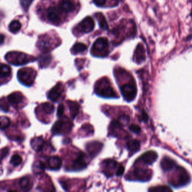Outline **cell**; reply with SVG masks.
<instances>
[{"instance_id":"cell-1","label":"cell","mask_w":192,"mask_h":192,"mask_svg":"<svg viewBox=\"0 0 192 192\" xmlns=\"http://www.w3.org/2000/svg\"><path fill=\"white\" fill-rule=\"evenodd\" d=\"M109 44L108 39L104 37L97 39L93 44L91 53L96 56L104 57L109 54Z\"/></svg>"},{"instance_id":"cell-2","label":"cell","mask_w":192,"mask_h":192,"mask_svg":"<svg viewBox=\"0 0 192 192\" xmlns=\"http://www.w3.org/2000/svg\"><path fill=\"white\" fill-rule=\"evenodd\" d=\"M96 92L97 95L106 98L116 97L117 95L110 83L107 79L100 81L96 87Z\"/></svg>"},{"instance_id":"cell-3","label":"cell","mask_w":192,"mask_h":192,"mask_svg":"<svg viewBox=\"0 0 192 192\" xmlns=\"http://www.w3.org/2000/svg\"><path fill=\"white\" fill-rule=\"evenodd\" d=\"M35 71L30 68H23L18 72V77L22 83L30 86L33 84L35 80Z\"/></svg>"},{"instance_id":"cell-4","label":"cell","mask_w":192,"mask_h":192,"mask_svg":"<svg viewBox=\"0 0 192 192\" xmlns=\"http://www.w3.org/2000/svg\"><path fill=\"white\" fill-rule=\"evenodd\" d=\"M121 93L127 101L134 100L137 94V89L134 83H130L123 85L121 88Z\"/></svg>"},{"instance_id":"cell-5","label":"cell","mask_w":192,"mask_h":192,"mask_svg":"<svg viewBox=\"0 0 192 192\" xmlns=\"http://www.w3.org/2000/svg\"><path fill=\"white\" fill-rule=\"evenodd\" d=\"M152 176V171L149 169L136 168L134 170V176L139 181H149Z\"/></svg>"},{"instance_id":"cell-6","label":"cell","mask_w":192,"mask_h":192,"mask_svg":"<svg viewBox=\"0 0 192 192\" xmlns=\"http://www.w3.org/2000/svg\"><path fill=\"white\" fill-rule=\"evenodd\" d=\"M95 27V22L91 17L87 16L82 21L79 25L78 29L83 33H88L92 32Z\"/></svg>"},{"instance_id":"cell-7","label":"cell","mask_w":192,"mask_h":192,"mask_svg":"<svg viewBox=\"0 0 192 192\" xmlns=\"http://www.w3.org/2000/svg\"><path fill=\"white\" fill-rule=\"evenodd\" d=\"M176 186H184L190 181V176L184 168L178 167L176 170Z\"/></svg>"},{"instance_id":"cell-8","label":"cell","mask_w":192,"mask_h":192,"mask_svg":"<svg viewBox=\"0 0 192 192\" xmlns=\"http://www.w3.org/2000/svg\"><path fill=\"white\" fill-rule=\"evenodd\" d=\"M64 91V87L61 83H59L53 87L49 93L48 98L50 100L57 102L62 95Z\"/></svg>"},{"instance_id":"cell-9","label":"cell","mask_w":192,"mask_h":192,"mask_svg":"<svg viewBox=\"0 0 192 192\" xmlns=\"http://www.w3.org/2000/svg\"><path fill=\"white\" fill-rule=\"evenodd\" d=\"M86 162L85 158V154L80 153L76 158L73 160L72 164V169L74 171L82 170L86 167Z\"/></svg>"},{"instance_id":"cell-10","label":"cell","mask_w":192,"mask_h":192,"mask_svg":"<svg viewBox=\"0 0 192 192\" xmlns=\"http://www.w3.org/2000/svg\"><path fill=\"white\" fill-rule=\"evenodd\" d=\"M158 155L157 153L153 151L145 152L140 157L141 161L146 165H151L157 160Z\"/></svg>"},{"instance_id":"cell-11","label":"cell","mask_w":192,"mask_h":192,"mask_svg":"<svg viewBox=\"0 0 192 192\" xmlns=\"http://www.w3.org/2000/svg\"><path fill=\"white\" fill-rule=\"evenodd\" d=\"M145 51L144 46L139 44L137 46L134 54V60L138 64H141L145 60Z\"/></svg>"},{"instance_id":"cell-12","label":"cell","mask_w":192,"mask_h":192,"mask_svg":"<svg viewBox=\"0 0 192 192\" xmlns=\"http://www.w3.org/2000/svg\"><path fill=\"white\" fill-rule=\"evenodd\" d=\"M47 18L50 22L54 23H58L60 21L59 11L54 7H50L47 10Z\"/></svg>"},{"instance_id":"cell-13","label":"cell","mask_w":192,"mask_h":192,"mask_svg":"<svg viewBox=\"0 0 192 192\" xmlns=\"http://www.w3.org/2000/svg\"><path fill=\"white\" fill-rule=\"evenodd\" d=\"M14 54L15 59L12 62L11 64H13L15 65H22L25 64L30 62V60L28 59L27 55L23 53H13Z\"/></svg>"},{"instance_id":"cell-14","label":"cell","mask_w":192,"mask_h":192,"mask_svg":"<svg viewBox=\"0 0 192 192\" xmlns=\"http://www.w3.org/2000/svg\"><path fill=\"white\" fill-rule=\"evenodd\" d=\"M60 8L66 13H72L75 10V5L70 0H63L60 3Z\"/></svg>"},{"instance_id":"cell-15","label":"cell","mask_w":192,"mask_h":192,"mask_svg":"<svg viewBox=\"0 0 192 192\" xmlns=\"http://www.w3.org/2000/svg\"><path fill=\"white\" fill-rule=\"evenodd\" d=\"M37 46L42 51H48L51 48L52 44L50 39L46 36L41 37V38L39 39L37 44Z\"/></svg>"},{"instance_id":"cell-16","label":"cell","mask_w":192,"mask_h":192,"mask_svg":"<svg viewBox=\"0 0 192 192\" xmlns=\"http://www.w3.org/2000/svg\"><path fill=\"white\" fill-rule=\"evenodd\" d=\"M49 168L51 170H57L59 169L62 166V161L57 156H52L48 160Z\"/></svg>"},{"instance_id":"cell-17","label":"cell","mask_w":192,"mask_h":192,"mask_svg":"<svg viewBox=\"0 0 192 192\" xmlns=\"http://www.w3.org/2000/svg\"><path fill=\"white\" fill-rule=\"evenodd\" d=\"M23 98V96L20 92H15L12 93L11 94L8 95V100L9 103L13 105H18Z\"/></svg>"},{"instance_id":"cell-18","label":"cell","mask_w":192,"mask_h":192,"mask_svg":"<svg viewBox=\"0 0 192 192\" xmlns=\"http://www.w3.org/2000/svg\"><path fill=\"white\" fill-rule=\"evenodd\" d=\"M102 144L97 142H94L90 143L87 146V149L89 152L90 154L92 156L98 153L102 147Z\"/></svg>"},{"instance_id":"cell-19","label":"cell","mask_w":192,"mask_h":192,"mask_svg":"<svg viewBox=\"0 0 192 192\" xmlns=\"http://www.w3.org/2000/svg\"><path fill=\"white\" fill-rule=\"evenodd\" d=\"M44 140L41 137L33 138L31 141V146L36 151H40L44 146Z\"/></svg>"},{"instance_id":"cell-20","label":"cell","mask_w":192,"mask_h":192,"mask_svg":"<svg viewBox=\"0 0 192 192\" xmlns=\"http://www.w3.org/2000/svg\"><path fill=\"white\" fill-rule=\"evenodd\" d=\"M161 168L165 171L172 170L175 166V162L168 157H164L161 162Z\"/></svg>"},{"instance_id":"cell-21","label":"cell","mask_w":192,"mask_h":192,"mask_svg":"<svg viewBox=\"0 0 192 192\" xmlns=\"http://www.w3.org/2000/svg\"><path fill=\"white\" fill-rule=\"evenodd\" d=\"M67 103L68 104L70 110V115L73 119H74L77 115V114H79L80 105L77 102L70 101H68L67 102Z\"/></svg>"},{"instance_id":"cell-22","label":"cell","mask_w":192,"mask_h":192,"mask_svg":"<svg viewBox=\"0 0 192 192\" xmlns=\"http://www.w3.org/2000/svg\"><path fill=\"white\" fill-rule=\"evenodd\" d=\"M95 17L96 19H97L101 29H108V24L107 22L106 18L103 15V14H101V13H97L95 14Z\"/></svg>"},{"instance_id":"cell-23","label":"cell","mask_w":192,"mask_h":192,"mask_svg":"<svg viewBox=\"0 0 192 192\" xmlns=\"http://www.w3.org/2000/svg\"><path fill=\"white\" fill-rule=\"evenodd\" d=\"M140 147V142L136 139L131 140L127 142V149L131 153H135L139 151Z\"/></svg>"},{"instance_id":"cell-24","label":"cell","mask_w":192,"mask_h":192,"mask_svg":"<svg viewBox=\"0 0 192 192\" xmlns=\"http://www.w3.org/2000/svg\"><path fill=\"white\" fill-rule=\"evenodd\" d=\"M45 166L41 161H36L33 165V171L36 174H41L45 171Z\"/></svg>"},{"instance_id":"cell-25","label":"cell","mask_w":192,"mask_h":192,"mask_svg":"<svg viewBox=\"0 0 192 192\" xmlns=\"http://www.w3.org/2000/svg\"><path fill=\"white\" fill-rule=\"evenodd\" d=\"M64 127H65V122H63L62 120L58 121L53 125L52 128V132L55 134H60V133H62V132L63 131V128L65 129Z\"/></svg>"},{"instance_id":"cell-26","label":"cell","mask_w":192,"mask_h":192,"mask_svg":"<svg viewBox=\"0 0 192 192\" xmlns=\"http://www.w3.org/2000/svg\"><path fill=\"white\" fill-rule=\"evenodd\" d=\"M20 185L24 192H28L31 188L30 180L27 177H23L20 180Z\"/></svg>"},{"instance_id":"cell-27","label":"cell","mask_w":192,"mask_h":192,"mask_svg":"<svg viewBox=\"0 0 192 192\" xmlns=\"http://www.w3.org/2000/svg\"><path fill=\"white\" fill-rule=\"evenodd\" d=\"M21 24L19 21L17 20H14L10 23L8 26V29L13 33L18 32L21 29Z\"/></svg>"},{"instance_id":"cell-28","label":"cell","mask_w":192,"mask_h":192,"mask_svg":"<svg viewBox=\"0 0 192 192\" xmlns=\"http://www.w3.org/2000/svg\"><path fill=\"white\" fill-rule=\"evenodd\" d=\"M11 68L8 65L2 64L1 66V78H6L11 74Z\"/></svg>"},{"instance_id":"cell-29","label":"cell","mask_w":192,"mask_h":192,"mask_svg":"<svg viewBox=\"0 0 192 192\" xmlns=\"http://www.w3.org/2000/svg\"><path fill=\"white\" fill-rule=\"evenodd\" d=\"M104 163H105V170L107 171V175L109 176V175H111L110 169L113 170L116 167L117 163L115 161L109 160L105 161Z\"/></svg>"},{"instance_id":"cell-30","label":"cell","mask_w":192,"mask_h":192,"mask_svg":"<svg viewBox=\"0 0 192 192\" xmlns=\"http://www.w3.org/2000/svg\"><path fill=\"white\" fill-rule=\"evenodd\" d=\"M87 47L86 45L82 43H76L72 48V52L74 54H79L86 50Z\"/></svg>"},{"instance_id":"cell-31","label":"cell","mask_w":192,"mask_h":192,"mask_svg":"<svg viewBox=\"0 0 192 192\" xmlns=\"http://www.w3.org/2000/svg\"><path fill=\"white\" fill-rule=\"evenodd\" d=\"M41 105L42 110L45 112V114H52L54 111V106L51 103L46 102L42 104Z\"/></svg>"},{"instance_id":"cell-32","label":"cell","mask_w":192,"mask_h":192,"mask_svg":"<svg viewBox=\"0 0 192 192\" xmlns=\"http://www.w3.org/2000/svg\"><path fill=\"white\" fill-rule=\"evenodd\" d=\"M22 162V158L19 154H15L11 157L10 163L14 166H19Z\"/></svg>"},{"instance_id":"cell-33","label":"cell","mask_w":192,"mask_h":192,"mask_svg":"<svg viewBox=\"0 0 192 192\" xmlns=\"http://www.w3.org/2000/svg\"><path fill=\"white\" fill-rule=\"evenodd\" d=\"M1 129H5V128L8 127L10 124V121L7 117H1Z\"/></svg>"},{"instance_id":"cell-34","label":"cell","mask_w":192,"mask_h":192,"mask_svg":"<svg viewBox=\"0 0 192 192\" xmlns=\"http://www.w3.org/2000/svg\"><path fill=\"white\" fill-rule=\"evenodd\" d=\"M50 60H51V57L49 56H45L43 57H40V59H39L40 65V66L44 65L45 66V65H48L49 62H50Z\"/></svg>"},{"instance_id":"cell-35","label":"cell","mask_w":192,"mask_h":192,"mask_svg":"<svg viewBox=\"0 0 192 192\" xmlns=\"http://www.w3.org/2000/svg\"><path fill=\"white\" fill-rule=\"evenodd\" d=\"M129 121H130V117L127 115H123L122 117H120L118 120L119 123L122 125L127 124Z\"/></svg>"},{"instance_id":"cell-36","label":"cell","mask_w":192,"mask_h":192,"mask_svg":"<svg viewBox=\"0 0 192 192\" xmlns=\"http://www.w3.org/2000/svg\"><path fill=\"white\" fill-rule=\"evenodd\" d=\"M130 130L135 133H139L141 132L140 127L139 126H138L137 125L132 124L129 127Z\"/></svg>"},{"instance_id":"cell-37","label":"cell","mask_w":192,"mask_h":192,"mask_svg":"<svg viewBox=\"0 0 192 192\" xmlns=\"http://www.w3.org/2000/svg\"><path fill=\"white\" fill-rule=\"evenodd\" d=\"M64 112V106L63 104H60L57 110V116L58 117H61L62 116Z\"/></svg>"},{"instance_id":"cell-38","label":"cell","mask_w":192,"mask_h":192,"mask_svg":"<svg viewBox=\"0 0 192 192\" xmlns=\"http://www.w3.org/2000/svg\"><path fill=\"white\" fill-rule=\"evenodd\" d=\"M96 5L99 7H102L105 5L107 0H93Z\"/></svg>"},{"instance_id":"cell-39","label":"cell","mask_w":192,"mask_h":192,"mask_svg":"<svg viewBox=\"0 0 192 192\" xmlns=\"http://www.w3.org/2000/svg\"><path fill=\"white\" fill-rule=\"evenodd\" d=\"M160 192H173V190L170 187L163 185L160 187Z\"/></svg>"},{"instance_id":"cell-40","label":"cell","mask_w":192,"mask_h":192,"mask_svg":"<svg viewBox=\"0 0 192 192\" xmlns=\"http://www.w3.org/2000/svg\"><path fill=\"white\" fill-rule=\"evenodd\" d=\"M124 168L122 166H119L116 172V175L118 176H121L124 173Z\"/></svg>"},{"instance_id":"cell-41","label":"cell","mask_w":192,"mask_h":192,"mask_svg":"<svg viewBox=\"0 0 192 192\" xmlns=\"http://www.w3.org/2000/svg\"><path fill=\"white\" fill-rule=\"evenodd\" d=\"M8 148H4L1 150V160H3V158L5 157L7 154H8Z\"/></svg>"},{"instance_id":"cell-42","label":"cell","mask_w":192,"mask_h":192,"mask_svg":"<svg viewBox=\"0 0 192 192\" xmlns=\"http://www.w3.org/2000/svg\"><path fill=\"white\" fill-rule=\"evenodd\" d=\"M148 115L145 111H143L142 112V120L144 122H147L148 120Z\"/></svg>"},{"instance_id":"cell-43","label":"cell","mask_w":192,"mask_h":192,"mask_svg":"<svg viewBox=\"0 0 192 192\" xmlns=\"http://www.w3.org/2000/svg\"><path fill=\"white\" fill-rule=\"evenodd\" d=\"M160 190V187H152L149 189V192H159Z\"/></svg>"},{"instance_id":"cell-44","label":"cell","mask_w":192,"mask_h":192,"mask_svg":"<svg viewBox=\"0 0 192 192\" xmlns=\"http://www.w3.org/2000/svg\"><path fill=\"white\" fill-rule=\"evenodd\" d=\"M3 35H1V44H3Z\"/></svg>"},{"instance_id":"cell-45","label":"cell","mask_w":192,"mask_h":192,"mask_svg":"<svg viewBox=\"0 0 192 192\" xmlns=\"http://www.w3.org/2000/svg\"><path fill=\"white\" fill-rule=\"evenodd\" d=\"M8 192H18V191H16V190H10V191H8Z\"/></svg>"}]
</instances>
